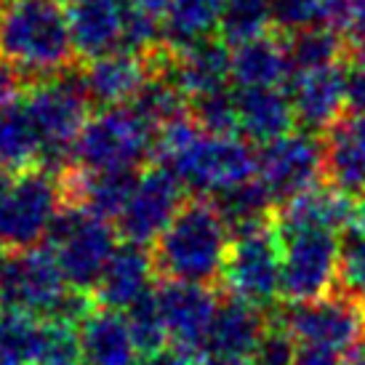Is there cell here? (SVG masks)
Instances as JSON below:
<instances>
[{
  "mask_svg": "<svg viewBox=\"0 0 365 365\" xmlns=\"http://www.w3.org/2000/svg\"><path fill=\"white\" fill-rule=\"evenodd\" d=\"M0 56L27 83L75 67L67 0H6L0 9Z\"/></svg>",
  "mask_w": 365,
  "mask_h": 365,
  "instance_id": "1",
  "label": "cell"
},
{
  "mask_svg": "<svg viewBox=\"0 0 365 365\" xmlns=\"http://www.w3.org/2000/svg\"><path fill=\"white\" fill-rule=\"evenodd\" d=\"M232 248V230L213 197L192 195L153 243L155 272L163 280L213 285L222 280Z\"/></svg>",
  "mask_w": 365,
  "mask_h": 365,
  "instance_id": "2",
  "label": "cell"
},
{
  "mask_svg": "<svg viewBox=\"0 0 365 365\" xmlns=\"http://www.w3.org/2000/svg\"><path fill=\"white\" fill-rule=\"evenodd\" d=\"M43 142V168L61 173L72 165V144L91 118V96L86 91L81 70H67L30 83L21 93Z\"/></svg>",
  "mask_w": 365,
  "mask_h": 365,
  "instance_id": "3",
  "label": "cell"
},
{
  "mask_svg": "<svg viewBox=\"0 0 365 365\" xmlns=\"http://www.w3.org/2000/svg\"><path fill=\"white\" fill-rule=\"evenodd\" d=\"M158 125L133 104L93 112L72 144V163L88 171H142L155 158Z\"/></svg>",
  "mask_w": 365,
  "mask_h": 365,
  "instance_id": "4",
  "label": "cell"
},
{
  "mask_svg": "<svg viewBox=\"0 0 365 365\" xmlns=\"http://www.w3.org/2000/svg\"><path fill=\"white\" fill-rule=\"evenodd\" d=\"M64 211L61 176L51 168H30L11 176L0 195V248L27 251L51 235Z\"/></svg>",
  "mask_w": 365,
  "mask_h": 365,
  "instance_id": "5",
  "label": "cell"
},
{
  "mask_svg": "<svg viewBox=\"0 0 365 365\" xmlns=\"http://www.w3.org/2000/svg\"><path fill=\"white\" fill-rule=\"evenodd\" d=\"M179 182L192 195H219L259 176V153L240 136H216L200 131L182 150L168 155L165 160Z\"/></svg>",
  "mask_w": 365,
  "mask_h": 365,
  "instance_id": "6",
  "label": "cell"
},
{
  "mask_svg": "<svg viewBox=\"0 0 365 365\" xmlns=\"http://www.w3.org/2000/svg\"><path fill=\"white\" fill-rule=\"evenodd\" d=\"M219 291L267 309L283 296V243L274 219L232 235Z\"/></svg>",
  "mask_w": 365,
  "mask_h": 365,
  "instance_id": "7",
  "label": "cell"
},
{
  "mask_svg": "<svg viewBox=\"0 0 365 365\" xmlns=\"http://www.w3.org/2000/svg\"><path fill=\"white\" fill-rule=\"evenodd\" d=\"M272 317L299 344L323 346L341 355L352 352L365 339V302L341 288L312 302H285Z\"/></svg>",
  "mask_w": 365,
  "mask_h": 365,
  "instance_id": "8",
  "label": "cell"
},
{
  "mask_svg": "<svg viewBox=\"0 0 365 365\" xmlns=\"http://www.w3.org/2000/svg\"><path fill=\"white\" fill-rule=\"evenodd\" d=\"M48 245L59 259L67 283L78 291L93 294L104 267L120 243H118L115 222L64 205V211L48 235Z\"/></svg>",
  "mask_w": 365,
  "mask_h": 365,
  "instance_id": "9",
  "label": "cell"
},
{
  "mask_svg": "<svg viewBox=\"0 0 365 365\" xmlns=\"http://www.w3.org/2000/svg\"><path fill=\"white\" fill-rule=\"evenodd\" d=\"M72 285L61 272L48 243L27 251H9L0 267V307L21 309L48 320Z\"/></svg>",
  "mask_w": 365,
  "mask_h": 365,
  "instance_id": "10",
  "label": "cell"
},
{
  "mask_svg": "<svg viewBox=\"0 0 365 365\" xmlns=\"http://www.w3.org/2000/svg\"><path fill=\"white\" fill-rule=\"evenodd\" d=\"M283 243V302H312L339 288L341 237L325 230L277 232Z\"/></svg>",
  "mask_w": 365,
  "mask_h": 365,
  "instance_id": "11",
  "label": "cell"
},
{
  "mask_svg": "<svg viewBox=\"0 0 365 365\" xmlns=\"http://www.w3.org/2000/svg\"><path fill=\"white\" fill-rule=\"evenodd\" d=\"M259 182L277 205L325 182V142L320 133L294 128L259 150Z\"/></svg>",
  "mask_w": 365,
  "mask_h": 365,
  "instance_id": "12",
  "label": "cell"
},
{
  "mask_svg": "<svg viewBox=\"0 0 365 365\" xmlns=\"http://www.w3.org/2000/svg\"><path fill=\"white\" fill-rule=\"evenodd\" d=\"M184 190L187 187L179 182V176L168 165L155 163L150 168H142L128 203L115 219L118 235L125 243L153 248L163 230L173 222V216L187 203Z\"/></svg>",
  "mask_w": 365,
  "mask_h": 365,
  "instance_id": "13",
  "label": "cell"
},
{
  "mask_svg": "<svg viewBox=\"0 0 365 365\" xmlns=\"http://www.w3.org/2000/svg\"><path fill=\"white\" fill-rule=\"evenodd\" d=\"M288 93L296 110V125L323 136L349 110V67L346 61H339L296 72Z\"/></svg>",
  "mask_w": 365,
  "mask_h": 365,
  "instance_id": "14",
  "label": "cell"
},
{
  "mask_svg": "<svg viewBox=\"0 0 365 365\" xmlns=\"http://www.w3.org/2000/svg\"><path fill=\"white\" fill-rule=\"evenodd\" d=\"M158 307H160L163 323L168 339L176 344H187L200 349L205 346L211 323L219 309V288L203 283H187V280H163L155 288Z\"/></svg>",
  "mask_w": 365,
  "mask_h": 365,
  "instance_id": "15",
  "label": "cell"
},
{
  "mask_svg": "<svg viewBox=\"0 0 365 365\" xmlns=\"http://www.w3.org/2000/svg\"><path fill=\"white\" fill-rule=\"evenodd\" d=\"M81 72L93 104L120 107V104L136 102V96L158 72V61L155 56H142V53L118 48L104 56L88 59L86 67H81Z\"/></svg>",
  "mask_w": 365,
  "mask_h": 365,
  "instance_id": "16",
  "label": "cell"
},
{
  "mask_svg": "<svg viewBox=\"0 0 365 365\" xmlns=\"http://www.w3.org/2000/svg\"><path fill=\"white\" fill-rule=\"evenodd\" d=\"M139 173L142 171H88L72 163L59 173L64 205L115 222L128 203Z\"/></svg>",
  "mask_w": 365,
  "mask_h": 365,
  "instance_id": "17",
  "label": "cell"
},
{
  "mask_svg": "<svg viewBox=\"0 0 365 365\" xmlns=\"http://www.w3.org/2000/svg\"><path fill=\"white\" fill-rule=\"evenodd\" d=\"M165 70L192 102L227 88V83L232 81V48L219 35H211L182 48H171V61Z\"/></svg>",
  "mask_w": 365,
  "mask_h": 365,
  "instance_id": "18",
  "label": "cell"
},
{
  "mask_svg": "<svg viewBox=\"0 0 365 365\" xmlns=\"http://www.w3.org/2000/svg\"><path fill=\"white\" fill-rule=\"evenodd\" d=\"M355 197L334 184L320 182L285 200L274 208V230L277 232H299V230H325L341 232L352 227Z\"/></svg>",
  "mask_w": 365,
  "mask_h": 365,
  "instance_id": "19",
  "label": "cell"
},
{
  "mask_svg": "<svg viewBox=\"0 0 365 365\" xmlns=\"http://www.w3.org/2000/svg\"><path fill=\"white\" fill-rule=\"evenodd\" d=\"M153 274H158L155 272L153 251H147V245L123 240L115 248L107 267H104L102 277L93 288V299L99 307L125 312L144 294L153 291Z\"/></svg>",
  "mask_w": 365,
  "mask_h": 365,
  "instance_id": "20",
  "label": "cell"
},
{
  "mask_svg": "<svg viewBox=\"0 0 365 365\" xmlns=\"http://www.w3.org/2000/svg\"><path fill=\"white\" fill-rule=\"evenodd\" d=\"M70 6L72 43L78 59H96L123 48L125 0H75Z\"/></svg>",
  "mask_w": 365,
  "mask_h": 365,
  "instance_id": "21",
  "label": "cell"
},
{
  "mask_svg": "<svg viewBox=\"0 0 365 365\" xmlns=\"http://www.w3.org/2000/svg\"><path fill=\"white\" fill-rule=\"evenodd\" d=\"M325 182L346 195L365 192V115L349 112L323 133Z\"/></svg>",
  "mask_w": 365,
  "mask_h": 365,
  "instance_id": "22",
  "label": "cell"
},
{
  "mask_svg": "<svg viewBox=\"0 0 365 365\" xmlns=\"http://www.w3.org/2000/svg\"><path fill=\"white\" fill-rule=\"evenodd\" d=\"M267 328H269V320L262 307L224 294L205 339V349L211 355L251 357Z\"/></svg>",
  "mask_w": 365,
  "mask_h": 365,
  "instance_id": "23",
  "label": "cell"
},
{
  "mask_svg": "<svg viewBox=\"0 0 365 365\" xmlns=\"http://www.w3.org/2000/svg\"><path fill=\"white\" fill-rule=\"evenodd\" d=\"M294 81V64L280 32L232 48V83L237 88H283Z\"/></svg>",
  "mask_w": 365,
  "mask_h": 365,
  "instance_id": "24",
  "label": "cell"
},
{
  "mask_svg": "<svg viewBox=\"0 0 365 365\" xmlns=\"http://www.w3.org/2000/svg\"><path fill=\"white\" fill-rule=\"evenodd\" d=\"M240 133L248 142L269 144L296 128V110L285 88H237Z\"/></svg>",
  "mask_w": 365,
  "mask_h": 365,
  "instance_id": "25",
  "label": "cell"
},
{
  "mask_svg": "<svg viewBox=\"0 0 365 365\" xmlns=\"http://www.w3.org/2000/svg\"><path fill=\"white\" fill-rule=\"evenodd\" d=\"M86 365H136V346L123 312L96 307L81 323Z\"/></svg>",
  "mask_w": 365,
  "mask_h": 365,
  "instance_id": "26",
  "label": "cell"
},
{
  "mask_svg": "<svg viewBox=\"0 0 365 365\" xmlns=\"http://www.w3.org/2000/svg\"><path fill=\"white\" fill-rule=\"evenodd\" d=\"M43 158L41 133L21 99L0 107V171L9 176L38 168Z\"/></svg>",
  "mask_w": 365,
  "mask_h": 365,
  "instance_id": "27",
  "label": "cell"
},
{
  "mask_svg": "<svg viewBox=\"0 0 365 365\" xmlns=\"http://www.w3.org/2000/svg\"><path fill=\"white\" fill-rule=\"evenodd\" d=\"M227 0H171L165 11V43L168 48H182L195 41L211 38L219 30Z\"/></svg>",
  "mask_w": 365,
  "mask_h": 365,
  "instance_id": "28",
  "label": "cell"
},
{
  "mask_svg": "<svg viewBox=\"0 0 365 365\" xmlns=\"http://www.w3.org/2000/svg\"><path fill=\"white\" fill-rule=\"evenodd\" d=\"M285 46H288V56L296 72L317 70V67H328V64H339L352 56L349 51V41L341 30L334 27H307L294 35H283Z\"/></svg>",
  "mask_w": 365,
  "mask_h": 365,
  "instance_id": "29",
  "label": "cell"
},
{
  "mask_svg": "<svg viewBox=\"0 0 365 365\" xmlns=\"http://www.w3.org/2000/svg\"><path fill=\"white\" fill-rule=\"evenodd\" d=\"M46 320L0 307V365H38Z\"/></svg>",
  "mask_w": 365,
  "mask_h": 365,
  "instance_id": "30",
  "label": "cell"
},
{
  "mask_svg": "<svg viewBox=\"0 0 365 365\" xmlns=\"http://www.w3.org/2000/svg\"><path fill=\"white\" fill-rule=\"evenodd\" d=\"M213 203L224 216V222L230 224V230L240 232L256 224H267L274 219V208L277 203L272 200V195L267 192V187L259 182V176L245 184H237L232 190L213 195Z\"/></svg>",
  "mask_w": 365,
  "mask_h": 365,
  "instance_id": "31",
  "label": "cell"
},
{
  "mask_svg": "<svg viewBox=\"0 0 365 365\" xmlns=\"http://www.w3.org/2000/svg\"><path fill=\"white\" fill-rule=\"evenodd\" d=\"M274 21L269 0H227L216 35L230 48H237L243 43L259 41L264 35H272Z\"/></svg>",
  "mask_w": 365,
  "mask_h": 365,
  "instance_id": "32",
  "label": "cell"
},
{
  "mask_svg": "<svg viewBox=\"0 0 365 365\" xmlns=\"http://www.w3.org/2000/svg\"><path fill=\"white\" fill-rule=\"evenodd\" d=\"M190 104L192 102L176 86V81L168 75V70H163V72H155L153 78H150V83L144 86V91L136 96L133 107L142 112L153 125L160 128L165 123L184 118L190 112Z\"/></svg>",
  "mask_w": 365,
  "mask_h": 365,
  "instance_id": "33",
  "label": "cell"
},
{
  "mask_svg": "<svg viewBox=\"0 0 365 365\" xmlns=\"http://www.w3.org/2000/svg\"><path fill=\"white\" fill-rule=\"evenodd\" d=\"M123 314H125V320H128V328H131V336H133V346H136L139 357L153 355L160 346L168 344V331H165V323H163L155 288L150 294H144L136 304L128 307Z\"/></svg>",
  "mask_w": 365,
  "mask_h": 365,
  "instance_id": "34",
  "label": "cell"
},
{
  "mask_svg": "<svg viewBox=\"0 0 365 365\" xmlns=\"http://www.w3.org/2000/svg\"><path fill=\"white\" fill-rule=\"evenodd\" d=\"M195 123L203 128L205 133H216V136H240V115H237V99L235 93L227 88L200 99H192L190 104Z\"/></svg>",
  "mask_w": 365,
  "mask_h": 365,
  "instance_id": "35",
  "label": "cell"
},
{
  "mask_svg": "<svg viewBox=\"0 0 365 365\" xmlns=\"http://www.w3.org/2000/svg\"><path fill=\"white\" fill-rule=\"evenodd\" d=\"M38 365H86L81 325L46 320Z\"/></svg>",
  "mask_w": 365,
  "mask_h": 365,
  "instance_id": "36",
  "label": "cell"
},
{
  "mask_svg": "<svg viewBox=\"0 0 365 365\" xmlns=\"http://www.w3.org/2000/svg\"><path fill=\"white\" fill-rule=\"evenodd\" d=\"M339 288L346 294L365 299V235L352 232L341 237Z\"/></svg>",
  "mask_w": 365,
  "mask_h": 365,
  "instance_id": "37",
  "label": "cell"
},
{
  "mask_svg": "<svg viewBox=\"0 0 365 365\" xmlns=\"http://www.w3.org/2000/svg\"><path fill=\"white\" fill-rule=\"evenodd\" d=\"M299 341L285 331L280 323H269V328L264 331L262 341L256 344L251 352V363L254 365H296V355H299Z\"/></svg>",
  "mask_w": 365,
  "mask_h": 365,
  "instance_id": "38",
  "label": "cell"
},
{
  "mask_svg": "<svg viewBox=\"0 0 365 365\" xmlns=\"http://www.w3.org/2000/svg\"><path fill=\"white\" fill-rule=\"evenodd\" d=\"M142 365H200V349L187 344H176V341H168L165 346H160L158 352L147 357H139Z\"/></svg>",
  "mask_w": 365,
  "mask_h": 365,
  "instance_id": "39",
  "label": "cell"
},
{
  "mask_svg": "<svg viewBox=\"0 0 365 365\" xmlns=\"http://www.w3.org/2000/svg\"><path fill=\"white\" fill-rule=\"evenodd\" d=\"M21 86H24V75L0 56V107L21 99Z\"/></svg>",
  "mask_w": 365,
  "mask_h": 365,
  "instance_id": "40",
  "label": "cell"
},
{
  "mask_svg": "<svg viewBox=\"0 0 365 365\" xmlns=\"http://www.w3.org/2000/svg\"><path fill=\"white\" fill-rule=\"evenodd\" d=\"M344 35H346V41H349L352 56H355L357 51H363L365 48V0H352ZM352 56H349V59H352Z\"/></svg>",
  "mask_w": 365,
  "mask_h": 365,
  "instance_id": "41",
  "label": "cell"
},
{
  "mask_svg": "<svg viewBox=\"0 0 365 365\" xmlns=\"http://www.w3.org/2000/svg\"><path fill=\"white\" fill-rule=\"evenodd\" d=\"M349 110L365 115V59H349Z\"/></svg>",
  "mask_w": 365,
  "mask_h": 365,
  "instance_id": "42",
  "label": "cell"
},
{
  "mask_svg": "<svg viewBox=\"0 0 365 365\" xmlns=\"http://www.w3.org/2000/svg\"><path fill=\"white\" fill-rule=\"evenodd\" d=\"M296 365H346V363L341 360V352L302 344L299 346V355H296Z\"/></svg>",
  "mask_w": 365,
  "mask_h": 365,
  "instance_id": "43",
  "label": "cell"
},
{
  "mask_svg": "<svg viewBox=\"0 0 365 365\" xmlns=\"http://www.w3.org/2000/svg\"><path fill=\"white\" fill-rule=\"evenodd\" d=\"M125 6L133 11H144L153 16H165V11L171 6V0H125Z\"/></svg>",
  "mask_w": 365,
  "mask_h": 365,
  "instance_id": "44",
  "label": "cell"
},
{
  "mask_svg": "<svg viewBox=\"0 0 365 365\" xmlns=\"http://www.w3.org/2000/svg\"><path fill=\"white\" fill-rule=\"evenodd\" d=\"M352 230L365 235V192L355 197V213H352Z\"/></svg>",
  "mask_w": 365,
  "mask_h": 365,
  "instance_id": "45",
  "label": "cell"
},
{
  "mask_svg": "<svg viewBox=\"0 0 365 365\" xmlns=\"http://www.w3.org/2000/svg\"><path fill=\"white\" fill-rule=\"evenodd\" d=\"M200 365H254L251 357H230V355H211Z\"/></svg>",
  "mask_w": 365,
  "mask_h": 365,
  "instance_id": "46",
  "label": "cell"
},
{
  "mask_svg": "<svg viewBox=\"0 0 365 365\" xmlns=\"http://www.w3.org/2000/svg\"><path fill=\"white\" fill-rule=\"evenodd\" d=\"M346 365H365V339L349 352V363Z\"/></svg>",
  "mask_w": 365,
  "mask_h": 365,
  "instance_id": "47",
  "label": "cell"
},
{
  "mask_svg": "<svg viewBox=\"0 0 365 365\" xmlns=\"http://www.w3.org/2000/svg\"><path fill=\"white\" fill-rule=\"evenodd\" d=\"M9 179H11L9 173H6V171H0V195H3V190H6V184H9Z\"/></svg>",
  "mask_w": 365,
  "mask_h": 365,
  "instance_id": "48",
  "label": "cell"
},
{
  "mask_svg": "<svg viewBox=\"0 0 365 365\" xmlns=\"http://www.w3.org/2000/svg\"><path fill=\"white\" fill-rule=\"evenodd\" d=\"M3 259H6V256H3V248H0V267H3Z\"/></svg>",
  "mask_w": 365,
  "mask_h": 365,
  "instance_id": "49",
  "label": "cell"
},
{
  "mask_svg": "<svg viewBox=\"0 0 365 365\" xmlns=\"http://www.w3.org/2000/svg\"><path fill=\"white\" fill-rule=\"evenodd\" d=\"M3 3H6V0H0V9H3Z\"/></svg>",
  "mask_w": 365,
  "mask_h": 365,
  "instance_id": "50",
  "label": "cell"
},
{
  "mask_svg": "<svg viewBox=\"0 0 365 365\" xmlns=\"http://www.w3.org/2000/svg\"><path fill=\"white\" fill-rule=\"evenodd\" d=\"M67 3H75V0H67Z\"/></svg>",
  "mask_w": 365,
  "mask_h": 365,
  "instance_id": "51",
  "label": "cell"
},
{
  "mask_svg": "<svg viewBox=\"0 0 365 365\" xmlns=\"http://www.w3.org/2000/svg\"><path fill=\"white\" fill-rule=\"evenodd\" d=\"M363 302H365V299H363Z\"/></svg>",
  "mask_w": 365,
  "mask_h": 365,
  "instance_id": "52",
  "label": "cell"
}]
</instances>
